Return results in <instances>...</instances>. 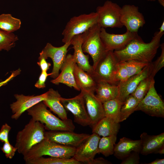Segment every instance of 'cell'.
I'll use <instances>...</instances> for the list:
<instances>
[{
	"instance_id": "obj_36",
	"label": "cell",
	"mask_w": 164,
	"mask_h": 164,
	"mask_svg": "<svg viewBox=\"0 0 164 164\" xmlns=\"http://www.w3.org/2000/svg\"><path fill=\"white\" fill-rule=\"evenodd\" d=\"M129 78L127 71L121 63L118 62V70L114 79L115 84L126 81Z\"/></svg>"
},
{
	"instance_id": "obj_9",
	"label": "cell",
	"mask_w": 164,
	"mask_h": 164,
	"mask_svg": "<svg viewBox=\"0 0 164 164\" xmlns=\"http://www.w3.org/2000/svg\"><path fill=\"white\" fill-rule=\"evenodd\" d=\"M153 79L146 94L141 101L135 111H141L153 117H164V103L155 87Z\"/></svg>"
},
{
	"instance_id": "obj_44",
	"label": "cell",
	"mask_w": 164,
	"mask_h": 164,
	"mask_svg": "<svg viewBox=\"0 0 164 164\" xmlns=\"http://www.w3.org/2000/svg\"><path fill=\"white\" fill-rule=\"evenodd\" d=\"M148 164H164V159H156L154 161L150 162Z\"/></svg>"
},
{
	"instance_id": "obj_8",
	"label": "cell",
	"mask_w": 164,
	"mask_h": 164,
	"mask_svg": "<svg viewBox=\"0 0 164 164\" xmlns=\"http://www.w3.org/2000/svg\"><path fill=\"white\" fill-rule=\"evenodd\" d=\"M121 7L111 1H106L102 6L96 9L98 16L97 23L101 28H121L123 26L120 21Z\"/></svg>"
},
{
	"instance_id": "obj_20",
	"label": "cell",
	"mask_w": 164,
	"mask_h": 164,
	"mask_svg": "<svg viewBox=\"0 0 164 164\" xmlns=\"http://www.w3.org/2000/svg\"><path fill=\"white\" fill-rule=\"evenodd\" d=\"M76 64L73 55L67 54L60 68V73L56 78L52 80L51 82L55 85L63 84L70 87H73L77 91H80L76 84L74 75V69Z\"/></svg>"
},
{
	"instance_id": "obj_38",
	"label": "cell",
	"mask_w": 164,
	"mask_h": 164,
	"mask_svg": "<svg viewBox=\"0 0 164 164\" xmlns=\"http://www.w3.org/2000/svg\"><path fill=\"white\" fill-rule=\"evenodd\" d=\"M140 152H133L123 159L121 164H138L139 163Z\"/></svg>"
},
{
	"instance_id": "obj_45",
	"label": "cell",
	"mask_w": 164,
	"mask_h": 164,
	"mask_svg": "<svg viewBox=\"0 0 164 164\" xmlns=\"http://www.w3.org/2000/svg\"><path fill=\"white\" fill-rule=\"evenodd\" d=\"M158 33L159 34L164 33V21L162 22L159 28V31L158 32Z\"/></svg>"
},
{
	"instance_id": "obj_33",
	"label": "cell",
	"mask_w": 164,
	"mask_h": 164,
	"mask_svg": "<svg viewBox=\"0 0 164 164\" xmlns=\"http://www.w3.org/2000/svg\"><path fill=\"white\" fill-rule=\"evenodd\" d=\"M18 40L17 36L13 32H8L0 29V47L9 51L15 46Z\"/></svg>"
},
{
	"instance_id": "obj_42",
	"label": "cell",
	"mask_w": 164,
	"mask_h": 164,
	"mask_svg": "<svg viewBox=\"0 0 164 164\" xmlns=\"http://www.w3.org/2000/svg\"><path fill=\"white\" fill-rule=\"evenodd\" d=\"M21 70L20 68L13 71L11 75L5 80L0 82V87L6 84L8 82L12 80L14 78L19 74L21 73Z\"/></svg>"
},
{
	"instance_id": "obj_21",
	"label": "cell",
	"mask_w": 164,
	"mask_h": 164,
	"mask_svg": "<svg viewBox=\"0 0 164 164\" xmlns=\"http://www.w3.org/2000/svg\"><path fill=\"white\" fill-rule=\"evenodd\" d=\"M71 45L74 49L73 57L77 66L90 75L93 73L94 68L89 61V56L86 55L83 52L82 45V38L81 34L74 36L70 41Z\"/></svg>"
},
{
	"instance_id": "obj_16",
	"label": "cell",
	"mask_w": 164,
	"mask_h": 164,
	"mask_svg": "<svg viewBox=\"0 0 164 164\" xmlns=\"http://www.w3.org/2000/svg\"><path fill=\"white\" fill-rule=\"evenodd\" d=\"M87 111L92 128L105 117L103 104L96 97L94 92L80 89Z\"/></svg>"
},
{
	"instance_id": "obj_17",
	"label": "cell",
	"mask_w": 164,
	"mask_h": 164,
	"mask_svg": "<svg viewBox=\"0 0 164 164\" xmlns=\"http://www.w3.org/2000/svg\"><path fill=\"white\" fill-rule=\"evenodd\" d=\"M48 91L38 95L25 96L22 94H15L16 101L10 104L12 114L11 118L17 120L23 113L36 104L45 100L47 96Z\"/></svg>"
},
{
	"instance_id": "obj_39",
	"label": "cell",
	"mask_w": 164,
	"mask_h": 164,
	"mask_svg": "<svg viewBox=\"0 0 164 164\" xmlns=\"http://www.w3.org/2000/svg\"><path fill=\"white\" fill-rule=\"evenodd\" d=\"M11 127L7 124L3 125L0 130V141L5 142H9V134Z\"/></svg>"
},
{
	"instance_id": "obj_30",
	"label": "cell",
	"mask_w": 164,
	"mask_h": 164,
	"mask_svg": "<svg viewBox=\"0 0 164 164\" xmlns=\"http://www.w3.org/2000/svg\"><path fill=\"white\" fill-rule=\"evenodd\" d=\"M117 139L116 135L103 137L100 138L98 146V154L101 153L105 157L113 154Z\"/></svg>"
},
{
	"instance_id": "obj_19",
	"label": "cell",
	"mask_w": 164,
	"mask_h": 164,
	"mask_svg": "<svg viewBox=\"0 0 164 164\" xmlns=\"http://www.w3.org/2000/svg\"><path fill=\"white\" fill-rule=\"evenodd\" d=\"M140 153L144 155L151 153H164V133L157 135H149L143 132L140 136Z\"/></svg>"
},
{
	"instance_id": "obj_5",
	"label": "cell",
	"mask_w": 164,
	"mask_h": 164,
	"mask_svg": "<svg viewBox=\"0 0 164 164\" xmlns=\"http://www.w3.org/2000/svg\"><path fill=\"white\" fill-rule=\"evenodd\" d=\"M101 28L97 23L81 34L83 51L88 54L91 57L94 69L107 52L100 38Z\"/></svg>"
},
{
	"instance_id": "obj_35",
	"label": "cell",
	"mask_w": 164,
	"mask_h": 164,
	"mask_svg": "<svg viewBox=\"0 0 164 164\" xmlns=\"http://www.w3.org/2000/svg\"><path fill=\"white\" fill-rule=\"evenodd\" d=\"M160 46L162 50L160 55L155 61L152 62V69L150 75L154 77L164 66V43H162Z\"/></svg>"
},
{
	"instance_id": "obj_24",
	"label": "cell",
	"mask_w": 164,
	"mask_h": 164,
	"mask_svg": "<svg viewBox=\"0 0 164 164\" xmlns=\"http://www.w3.org/2000/svg\"><path fill=\"white\" fill-rule=\"evenodd\" d=\"M95 92L96 97L103 103L118 98L119 88L118 85L100 81L96 82Z\"/></svg>"
},
{
	"instance_id": "obj_12",
	"label": "cell",
	"mask_w": 164,
	"mask_h": 164,
	"mask_svg": "<svg viewBox=\"0 0 164 164\" xmlns=\"http://www.w3.org/2000/svg\"><path fill=\"white\" fill-rule=\"evenodd\" d=\"M120 19L126 31L137 33L139 29L145 23L144 17L138 6L125 5L121 7Z\"/></svg>"
},
{
	"instance_id": "obj_34",
	"label": "cell",
	"mask_w": 164,
	"mask_h": 164,
	"mask_svg": "<svg viewBox=\"0 0 164 164\" xmlns=\"http://www.w3.org/2000/svg\"><path fill=\"white\" fill-rule=\"evenodd\" d=\"M126 69L129 78L141 72L149 63L134 60L121 62Z\"/></svg>"
},
{
	"instance_id": "obj_46",
	"label": "cell",
	"mask_w": 164,
	"mask_h": 164,
	"mask_svg": "<svg viewBox=\"0 0 164 164\" xmlns=\"http://www.w3.org/2000/svg\"><path fill=\"white\" fill-rule=\"evenodd\" d=\"M159 3L162 6L164 7V0H157Z\"/></svg>"
},
{
	"instance_id": "obj_28",
	"label": "cell",
	"mask_w": 164,
	"mask_h": 164,
	"mask_svg": "<svg viewBox=\"0 0 164 164\" xmlns=\"http://www.w3.org/2000/svg\"><path fill=\"white\" fill-rule=\"evenodd\" d=\"M21 24L20 19L9 14L0 15V29L8 32H13L19 29Z\"/></svg>"
},
{
	"instance_id": "obj_31",
	"label": "cell",
	"mask_w": 164,
	"mask_h": 164,
	"mask_svg": "<svg viewBox=\"0 0 164 164\" xmlns=\"http://www.w3.org/2000/svg\"><path fill=\"white\" fill-rule=\"evenodd\" d=\"M139 101L131 94L125 98L121 109L120 122L126 120L135 111Z\"/></svg>"
},
{
	"instance_id": "obj_32",
	"label": "cell",
	"mask_w": 164,
	"mask_h": 164,
	"mask_svg": "<svg viewBox=\"0 0 164 164\" xmlns=\"http://www.w3.org/2000/svg\"><path fill=\"white\" fill-rule=\"evenodd\" d=\"M154 77L149 75L139 84L135 91L131 94L139 102L148 92Z\"/></svg>"
},
{
	"instance_id": "obj_18",
	"label": "cell",
	"mask_w": 164,
	"mask_h": 164,
	"mask_svg": "<svg viewBox=\"0 0 164 164\" xmlns=\"http://www.w3.org/2000/svg\"><path fill=\"white\" fill-rule=\"evenodd\" d=\"M152 69L151 62L138 73L130 77L126 81L118 84V98L123 103L126 97L135 91L139 83L151 74Z\"/></svg>"
},
{
	"instance_id": "obj_14",
	"label": "cell",
	"mask_w": 164,
	"mask_h": 164,
	"mask_svg": "<svg viewBox=\"0 0 164 164\" xmlns=\"http://www.w3.org/2000/svg\"><path fill=\"white\" fill-rule=\"evenodd\" d=\"M138 35L137 32L128 31L122 34H111L103 28H101L100 32V38L106 51L122 49Z\"/></svg>"
},
{
	"instance_id": "obj_11",
	"label": "cell",
	"mask_w": 164,
	"mask_h": 164,
	"mask_svg": "<svg viewBox=\"0 0 164 164\" xmlns=\"http://www.w3.org/2000/svg\"><path fill=\"white\" fill-rule=\"evenodd\" d=\"M60 101L65 109L73 114L74 122L84 127L90 125V121L81 93L71 98L61 97Z\"/></svg>"
},
{
	"instance_id": "obj_47",
	"label": "cell",
	"mask_w": 164,
	"mask_h": 164,
	"mask_svg": "<svg viewBox=\"0 0 164 164\" xmlns=\"http://www.w3.org/2000/svg\"><path fill=\"white\" fill-rule=\"evenodd\" d=\"M148 1H150V2H155V1L156 0H146Z\"/></svg>"
},
{
	"instance_id": "obj_1",
	"label": "cell",
	"mask_w": 164,
	"mask_h": 164,
	"mask_svg": "<svg viewBox=\"0 0 164 164\" xmlns=\"http://www.w3.org/2000/svg\"><path fill=\"white\" fill-rule=\"evenodd\" d=\"M163 34L155 32L148 43L144 42L138 35L125 47L113 51L114 54L118 62L134 60L150 63L160 46L161 38Z\"/></svg>"
},
{
	"instance_id": "obj_13",
	"label": "cell",
	"mask_w": 164,
	"mask_h": 164,
	"mask_svg": "<svg viewBox=\"0 0 164 164\" xmlns=\"http://www.w3.org/2000/svg\"><path fill=\"white\" fill-rule=\"evenodd\" d=\"M100 136L93 133L76 148L73 157L76 160L91 164L95 155L98 154V146Z\"/></svg>"
},
{
	"instance_id": "obj_3",
	"label": "cell",
	"mask_w": 164,
	"mask_h": 164,
	"mask_svg": "<svg viewBox=\"0 0 164 164\" xmlns=\"http://www.w3.org/2000/svg\"><path fill=\"white\" fill-rule=\"evenodd\" d=\"M44 125L31 118L17 135L15 147L17 151L23 155L34 145L45 138Z\"/></svg>"
},
{
	"instance_id": "obj_26",
	"label": "cell",
	"mask_w": 164,
	"mask_h": 164,
	"mask_svg": "<svg viewBox=\"0 0 164 164\" xmlns=\"http://www.w3.org/2000/svg\"><path fill=\"white\" fill-rule=\"evenodd\" d=\"M73 73L76 84L80 91L83 89L94 92L96 82L90 74L79 67L76 63Z\"/></svg>"
},
{
	"instance_id": "obj_29",
	"label": "cell",
	"mask_w": 164,
	"mask_h": 164,
	"mask_svg": "<svg viewBox=\"0 0 164 164\" xmlns=\"http://www.w3.org/2000/svg\"><path fill=\"white\" fill-rule=\"evenodd\" d=\"M27 164H80L81 162L73 157L69 159L50 157L45 158L41 156L25 161Z\"/></svg>"
},
{
	"instance_id": "obj_37",
	"label": "cell",
	"mask_w": 164,
	"mask_h": 164,
	"mask_svg": "<svg viewBox=\"0 0 164 164\" xmlns=\"http://www.w3.org/2000/svg\"><path fill=\"white\" fill-rule=\"evenodd\" d=\"M1 149L5 154L6 158L10 159L13 158L17 151V148L11 144L9 142H4L3 146L1 148Z\"/></svg>"
},
{
	"instance_id": "obj_40",
	"label": "cell",
	"mask_w": 164,
	"mask_h": 164,
	"mask_svg": "<svg viewBox=\"0 0 164 164\" xmlns=\"http://www.w3.org/2000/svg\"><path fill=\"white\" fill-rule=\"evenodd\" d=\"M51 73H48L47 71H42L39 79L35 84V86L38 88H43L46 87L45 82L48 76H50Z\"/></svg>"
},
{
	"instance_id": "obj_23",
	"label": "cell",
	"mask_w": 164,
	"mask_h": 164,
	"mask_svg": "<svg viewBox=\"0 0 164 164\" xmlns=\"http://www.w3.org/2000/svg\"><path fill=\"white\" fill-rule=\"evenodd\" d=\"M46 99L43 102L54 113L63 120L67 119V114L66 109L60 101L61 96L57 91L50 88L48 91Z\"/></svg>"
},
{
	"instance_id": "obj_7",
	"label": "cell",
	"mask_w": 164,
	"mask_h": 164,
	"mask_svg": "<svg viewBox=\"0 0 164 164\" xmlns=\"http://www.w3.org/2000/svg\"><path fill=\"white\" fill-rule=\"evenodd\" d=\"M118 65V62L113 51H107L94 69L91 76L96 82L102 81L115 84V77Z\"/></svg>"
},
{
	"instance_id": "obj_41",
	"label": "cell",
	"mask_w": 164,
	"mask_h": 164,
	"mask_svg": "<svg viewBox=\"0 0 164 164\" xmlns=\"http://www.w3.org/2000/svg\"><path fill=\"white\" fill-rule=\"evenodd\" d=\"M38 59L39 61L37 64L40 67L41 71H47L51 66V63L47 62L46 59L44 58L39 57Z\"/></svg>"
},
{
	"instance_id": "obj_43",
	"label": "cell",
	"mask_w": 164,
	"mask_h": 164,
	"mask_svg": "<svg viewBox=\"0 0 164 164\" xmlns=\"http://www.w3.org/2000/svg\"><path fill=\"white\" fill-rule=\"evenodd\" d=\"M111 164L110 162L103 158H98L94 159L91 164Z\"/></svg>"
},
{
	"instance_id": "obj_2",
	"label": "cell",
	"mask_w": 164,
	"mask_h": 164,
	"mask_svg": "<svg viewBox=\"0 0 164 164\" xmlns=\"http://www.w3.org/2000/svg\"><path fill=\"white\" fill-rule=\"evenodd\" d=\"M26 111L32 118L44 124L45 129L48 130L73 132L75 129V126L71 119L67 118L63 120L58 118L47 109L43 101Z\"/></svg>"
},
{
	"instance_id": "obj_10",
	"label": "cell",
	"mask_w": 164,
	"mask_h": 164,
	"mask_svg": "<svg viewBox=\"0 0 164 164\" xmlns=\"http://www.w3.org/2000/svg\"><path fill=\"white\" fill-rule=\"evenodd\" d=\"M71 45V42L65 43L63 46L55 47L51 43H47L44 48L39 53V57L47 59L50 58L53 63L52 74L50 77L53 79L59 74L60 70L64 63L68 52V48Z\"/></svg>"
},
{
	"instance_id": "obj_48",
	"label": "cell",
	"mask_w": 164,
	"mask_h": 164,
	"mask_svg": "<svg viewBox=\"0 0 164 164\" xmlns=\"http://www.w3.org/2000/svg\"><path fill=\"white\" fill-rule=\"evenodd\" d=\"M1 50H2L1 49V48L0 47V51H1Z\"/></svg>"
},
{
	"instance_id": "obj_15",
	"label": "cell",
	"mask_w": 164,
	"mask_h": 164,
	"mask_svg": "<svg viewBox=\"0 0 164 164\" xmlns=\"http://www.w3.org/2000/svg\"><path fill=\"white\" fill-rule=\"evenodd\" d=\"M44 135L45 138L52 142L76 148L90 135L77 133L69 131L49 130L45 132Z\"/></svg>"
},
{
	"instance_id": "obj_4",
	"label": "cell",
	"mask_w": 164,
	"mask_h": 164,
	"mask_svg": "<svg viewBox=\"0 0 164 164\" xmlns=\"http://www.w3.org/2000/svg\"><path fill=\"white\" fill-rule=\"evenodd\" d=\"M76 148L61 145L46 138L32 146L23 156L25 161L43 155L69 159L74 156Z\"/></svg>"
},
{
	"instance_id": "obj_6",
	"label": "cell",
	"mask_w": 164,
	"mask_h": 164,
	"mask_svg": "<svg viewBox=\"0 0 164 164\" xmlns=\"http://www.w3.org/2000/svg\"><path fill=\"white\" fill-rule=\"evenodd\" d=\"M98 18L96 12L84 14L71 18L62 32V42L64 43L70 42L74 36L85 32L97 23Z\"/></svg>"
},
{
	"instance_id": "obj_27",
	"label": "cell",
	"mask_w": 164,
	"mask_h": 164,
	"mask_svg": "<svg viewBox=\"0 0 164 164\" xmlns=\"http://www.w3.org/2000/svg\"><path fill=\"white\" fill-rule=\"evenodd\" d=\"M102 104L105 116L110 117L116 122L120 123L121 109L123 102L117 98Z\"/></svg>"
},
{
	"instance_id": "obj_22",
	"label": "cell",
	"mask_w": 164,
	"mask_h": 164,
	"mask_svg": "<svg viewBox=\"0 0 164 164\" xmlns=\"http://www.w3.org/2000/svg\"><path fill=\"white\" fill-rule=\"evenodd\" d=\"M140 139L133 140L124 137L115 144L113 154L117 158L122 160L133 152H140Z\"/></svg>"
},
{
	"instance_id": "obj_25",
	"label": "cell",
	"mask_w": 164,
	"mask_h": 164,
	"mask_svg": "<svg viewBox=\"0 0 164 164\" xmlns=\"http://www.w3.org/2000/svg\"><path fill=\"white\" fill-rule=\"evenodd\" d=\"M120 128L119 123L116 122L110 117L105 116L92 128V132L102 137L117 135Z\"/></svg>"
}]
</instances>
